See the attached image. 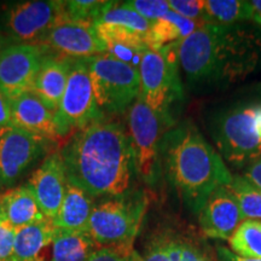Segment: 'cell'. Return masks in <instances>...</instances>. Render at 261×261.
Returning <instances> with one entry per match:
<instances>
[{
	"instance_id": "9c48e42d",
	"label": "cell",
	"mask_w": 261,
	"mask_h": 261,
	"mask_svg": "<svg viewBox=\"0 0 261 261\" xmlns=\"http://www.w3.org/2000/svg\"><path fill=\"white\" fill-rule=\"evenodd\" d=\"M102 119L103 114L97 106L91 83L89 61L71 62L67 86L55 113L58 137L85 128Z\"/></svg>"
},
{
	"instance_id": "d590c367",
	"label": "cell",
	"mask_w": 261,
	"mask_h": 261,
	"mask_svg": "<svg viewBox=\"0 0 261 261\" xmlns=\"http://www.w3.org/2000/svg\"><path fill=\"white\" fill-rule=\"evenodd\" d=\"M12 123L11 104L4 94L0 92V128Z\"/></svg>"
},
{
	"instance_id": "cb8c5ba5",
	"label": "cell",
	"mask_w": 261,
	"mask_h": 261,
	"mask_svg": "<svg viewBox=\"0 0 261 261\" xmlns=\"http://www.w3.org/2000/svg\"><path fill=\"white\" fill-rule=\"evenodd\" d=\"M254 11L250 2L241 0H204L203 18L205 24L234 25L253 19Z\"/></svg>"
},
{
	"instance_id": "3957f363",
	"label": "cell",
	"mask_w": 261,
	"mask_h": 261,
	"mask_svg": "<svg viewBox=\"0 0 261 261\" xmlns=\"http://www.w3.org/2000/svg\"><path fill=\"white\" fill-rule=\"evenodd\" d=\"M161 162L169 184L196 214L215 189L226 187L232 178L218 150L191 121H182L165 132Z\"/></svg>"
},
{
	"instance_id": "74e56055",
	"label": "cell",
	"mask_w": 261,
	"mask_h": 261,
	"mask_svg": "<svg viewBox=\"0 0 261 261\" xmlns=\"http://www.w3.org/2000/svg\"><path fill=\"white\" fill-rule=\"evenodd\" d=\"M250 5L253 8L254 17H261V0H253L250 2Z\"/></svg>"
},
{
	"instance_id": "f35d334b",
	"label": "cell",
	"mask_w": 261,
	"mask_h": 261,
	"mask_svg": "<svg viewBox=\"0 0 261 261\" xmlns=\"http://www.w3.org/2000/svg\"><path fill=\"white\" fill-rule=\"evenodd\" d=\"M8 261H46L44 259H35V260H19V259H15V257H12V259H10Z\"/></svg>"
},
{
	"instance_id": "9a60e30c",
	"label": "cell",
	"mask_w": 261,
	"mask_h": 261,
	"mask_svg": "<svg viewBox=\"0 0 261 261\" xmlns=\"http://www.w3.org/2000/svg\"><path fill=\"white\" fill-rule=\"evenodd\" d=\"M67 175L60 152L48 155L29 180L42 214L52 220L60 211L67 188Z\"/></svg>"
},
{
	"instance_id": "277c9868",
	"label": "cell",
	"mask_w": 261,
	"mask_h": 261,
	"mask_svg": "<svg viewBox=\"0 0 261 261\" xmlns=\"http://www.w3.org/2000/svg\"><path fill=\"white\" fill-rule=\"evenodd\" d=\"M179 41L158 51L148 50L139 64V98L169 129L174 126L173 109L184 100V87L179 75Z\"/></svg>"
},
{
	"instance_id": "44dd1931",
	"label": "cell",
	"mask_w": 261,
	"mask_h": 261,
	"mask_svg": "<svg viewBox=\"0 0 261 261\" xmlns=\"http://www.w3.org/2000/svg\"><path fill=\"white\" fill-rule=\"evenodd\" d=\"M204 24L182 17L171 10L161 18L151 22L149 32L145 35V42L149 50L158 51L166 45L182 40Z\"/></svg>"
},
{
	"instance_id": "7c38bea8",
	"label": "cell",
	"mask_w": 261,
	"mask_h": 261,
	"mask_svg": "<svg viewBox=\"0 0 261 261\" xmlns=\"http://www.w3.org/2000/svg\"><path fill=\"white\" fill-rule=\"evenodd\" d=\"M42 138L9 125L0 128V184H12L41 151Z\"/></svg>"
},
{
	"instance_id": "8fae6325",
	"label": "cell",
	"mask_w": 261,
	"mask_h": 261,
	"mask_svg": "<svg viewBox=\"0 0 261 261\" xmlns=\"http://www.w3.org/2000/svg\"><path fill=\"white\" fill-rule=\"evenodd\" d=\"M44 50L38 45L18 44L0 51V92L11 102L32 91Z\"/></svg>"
},
{
	"instance_id": "1f68e13d",
	"label": "cell",
	"mask_w": 261,
	"mask_h": 261,
	"mask_svg": "<svg viewBox=\"0 0 261 261\" xmlns=\"http://www.w3.org/2000/svg\"><path fill=\"white\" fill-rule=\"evenodd\" d=\"M169 9L182 17L204 23L203 15L204 0H168Z\"/></svg>"
},
{
	"instance_id": "836d02e7",
	"label": "cell",
	"mask_w": 261,
	"mask_h": 261,
	"mask_svg": "<svg viewBox=\"0 0 261 261\" xmlns=\"http://www.w3.org/2000/svg\"><path fill=\"white\" fill-rule=\"evenodd\" d=\"M172 238L169 236H161L156 238L149 247L143 261H169Z\"/></svg>"
},
{
	"instance_id": "484cf974",
	"label": "cell",
	"mask_w": 261,
	"mask_h": 261,
	"mask_svg": "<svg viewBox=\"0 0 261 261\" xmlns=\"http://www.w3.org/2000/svg\"><path fill=\"white\" fill-rule=\"evenodd\" d=\"M228 246L237 255L261 259V220H243L228 238Z\"/></svg>"
},
{
	"instance_id": "e575fe53",
	"label": "cell",
	"mask_w": 261,
	"mask_h": 261,
	"mask_svg": "<svg viewBox=\"0 0 261 261\" xmlns=\"http://www.w3.org/2000/svg\"><path fill=\"white\" fill-rule=\"evenodd\" d=\"M243 175L254 185L261 189V156L247 166Z\"/></svg>"
},
{
	"instance_id": "d4e9b609",
	"label": "cell",
	"mask_w": 261,
	"mask_h": 261,
	"mask_svg": "<svg viewBox=\"0 0 261 261\" xmlns=\"http://www.w3.org/2000/svg\"><path fill=\"white\" fill-rule=\"evenodd\" d=\"M226 189L236 200L244 219L261 220V189L244 175L233 174Z\"/></svg>"
},
{
	"instance_id": "ffe728a7",
	"label": "cell",
	"mask_w": 261,
	"mask_h": 261,
	"mask_svg": "<svg viewBox=\"0 0 261 261\" xmlns=\"http://www.w3.org/2000/svg\"><path fill=\"white\" fill-rule=\"evenodd\" d=\"M0 213L16 228L47 219L28 185L5 192L0 197Z\"/></svg>"
},
{
	"instance_id": "8d00e7d4",
	"label": "cell",
	"mask_w": 261,
	"mask_h": 261,
	"mask_svg": "<svg viewBox=\"0 0 261 261\" xmlns=\"http://www.w3.org/2000/svg\"><path fill=\"white\" fill-rule=\"evenodd\" d=\"M215 253H217L219 261H261V259H249V257L237 255L232 250L220 246V244H218L217 248H215Z\"/></svg>"
},
{
	"instance_id": "83f0119b",
	"label": "cell",
	"mask_w": 261,
	"mask_h": 261,
	"mask_svg": "<svg viewBox=\"0 0 261 261\" xmlns=\"http://www.w3.org/2000/svg\"><path fill=\"white\" fill-rule=\"evenodd\" d=\"M115 2H97V0H68L63 2L64 16L67 21L96 22L102 17Z\"/></svg>"
},
{
	"instance_id": "f1b7e54d",
	"label": "cell",
	"mask_w": 261,
	"mask_h": 261,
	"mask_svg": "<svg viewBox=\"0 0 261 261\" xmlns=\"http://www.w3.org/2000/svg\"><path fill=\"white\" fill-rule=\"evenodd\" d=\"M89 261H143L133 244L99 247L91 254Z\"/></svg>"
},
{
	"instance_id": "60d3db41",
	"label": "cell",
	"mask_w": 261,
	"mask_h": 261,
	"mask_svg": "<svg viewBox=\"0 0 261 261\" xmlns=\"http://www.w3.org/2000/svg\"><path fill=\"white\" fill-rule=\"evenodd\" d=\"M0 47H2V42H0Z\"/></svg>"
},
{
	"instance_id": "30bf717a",
	"label": "cell",
	"mask_w": 261,
	"mask_h": 261,
	"mask_svg": "<svg viewBox=\"0 0 261 261\" xmlns=\"http://www.w3.org/2000/svg\"><path fill=\"white\" fill-rule=\"evenodd\" d=\"M67 21L63 2L35 0L16 5L6 15V27L15 39L23 42L45 40L52 29Z\"/></svg>"
},
{
	"instance_id": "f546056e",
	"label": "cell",
	"mask_w": 261,
	"mask_h": 261,
	"mask_svg": "<svg viewBox=\"0 0 261 261\" xmlns=\"http://www.w3.org/2000/svg\"><path fill=\"white\" fill-rule=\"evenodd\" d=\"M178 261H219L207 243L180 237V256Z\"/></svg>"
},
{
	"instance_id": "603a6c76",
	"label": "cell",
	"mask_w": 261,
	"mask_h": 261,
	"mask_svg": "<svg viewBox=\"0 0 261 261\" xmlns=\"http://www.w3.org/2000/svg\"><path fill=\"white\" fill-rule=\"evenodd\" d=\"M50 248L48 261H89L98 247L87 232L57 231Z\"/></svg>"
},
{
	"instance_id": "d6a6232c",
	"label": "cell",
	"mask_w": 261,
	"mask_h": 261,
	"mask_svg": "<svg viewBox=\"0 0 261 261\" xmlns=\"http://www.w3.org/2000/svg\"><path fill=\"white\" fill-rule=\"evenodd\" d=\"M16 230L17 228L0 213V261H8L14 257Z\"/></svg>"
},
{
	"instance_id": "4fadbf2b",
	"label": "cell",
	"mask_w": 261,
	"mask_h": 261,
	"mask_svg": "<svg viewBox=\"0 0 261 261\" xmlns=\"http://www.w3.org/2000/svg\"><path fill=\"white\" fill-rule=\"evenodd\" d=\"M48 46L65 56L87 60L106 55V45L91 22L63 21L45 38Z\"/></svg>"
},
{
	"instance_id": "ba28073f",
	"label": "cell",
	"mask_w": 261,
	"mask_h": 261,
	"mask_svg": "<svg viewBox=\"0 0 261 261\" xmlns=\"http://www.w3.org/2000/svg\"><path fill=\"white\" fill-rule=\"evenodd\" d=\"M127 123L137 174L146 184L154 185L162 173L161 144L168 128L142 98L127 110Z\"/></svg>"
},
{
	"instance_id": "7a4b0ae2",
	"label": "cell",
	"mask_w": 261,
	"mask_h": 261,
	"mask_svg": "<svg viewBox=\"0 0 261 261\" xmlns=\"http://www.w3.org/2000/svg\"><path fill=\"white\" fill-rule=\"evenodd\" d=\"M178 58L192 89L225 87L257 67L261 37L240 24H204L179 41Z\"/></svg>"
},
{
	"instance_id": "5b68a950",
	"label": "cell",
	"mask_w": 261,
	"mask_h": 261,
	"mask_svg": "<svg viewBox=\"0 0 261 261\" xmlns=\"http://www.w3.org/2000/svg\"><path fill=\"white\" fill-rule=\"evenodd\" d=\"M211 133L225 161L247 167L261 156V100L236 104L218 114Z\"/></svg>"
},
{
	"instance_id": "7402d4cb",
	"label": "cell",
	"mask_w": 261,
	"mask_h": 261,
	"mask_svg": "<svg viewBox=\"0 0 261 261\" xmlns=\"http://www.w3.org/2000/svg\"><path fill=\"white\" fill-rule=\"evenodd\" d=\"M57 230L50 219H45L16 230L14 257L19 260L42 259L41 253L51 247Z\"/></svg>"
},
{
	"instance_id": "ab89813d",
	"label": "cell",
	"mask_w": 261,
	"mask_h": 261,
	"mask_svg": "<svg viewBox=\"0 0 261 261\" xmlns=\"http://www.w3.org/2000/svg\"><path fill=\"white\" fill-rule=\"evenodd\" d=\"M253 21L255 22V23H257V24H260V25H261V17H254V18H253Z\"/></svg>"
},
{
	"instance_id": "52a82bcc",
	"label": "cell",
	"mask_w": 261,
	"mask_h": 261,
	"mask_svg": "<svg viewBox=\"0 0 261 261\" xmlns=\"http://www.w3.org/2000/svg\"><path fill=\"white\" fill-rule=\"evenodd\" d=\"M94 98L102 114H122L139 98L140 75L138 68L100 55L87 58Z\"/></svg>"
},
{
	"instance_id": "ac0fdd59",
	"label": "cell",
	"mask_w": 261,
	"mask_h": 261,
	"mask_svg": "<svg viewBox=\"0 0 261 261\" xmlns=\"http://www.w3.org/2000/svg\"><path fill=\"white\" fill-rule=\"evenodd\" d=\"M71 62L58 60L56 57L42 58L32 92L40 98L52 113H56L63 96L68 77H69Z\"/></svg>"
},
{
	"instance_id": "e0dca14e",
	"label": "cell",
	"mask_w": 261,
	"mask_h": 261,
	"mask_svg": "<svg viewBox=\"0 0 261 261\" xmlns=\"http://www.w3.org/2000/svg\"><path fill=\"white\" fill-rule=\"evenodd\" d=\"M94 27L106 45V55L139 69L140 61L149 50L145 35L119 25L96 23Z\"/></svg>"
},
{
	"instance_id": "6da1fadb",
	"label": "cell",
	"mask_w": 261,
	"mask_h": 261,
	"mask_svg": "<svg viewBox=\"0 0 261 261\" xmlns=\"http://www.w3.org/2000/svg\"><path fill=\"white\" fill-rule=\"evenodd\" d=\"M60 154L67 181L92 198L127 194L137 174L129 135L117 122L100 120L76 130Z\"/></svg>"
},
{
	"instance_id": "4316f807",
	"label": "cell",
	"mask_w": 261,
	"mask_h": 261,
	"mask_svg": "<svg viewBox=\"0 0 261 261\" xmlns=\"http://www.w3.org/2000/svg\"><path fill=\"white\" fill-rule=\"evenodd\" d=\"M96 23L119 25V27L130 29V31L143 35H146V33L150 29V25H151V22L142 17L138 12L129 9L123 3L121 5H117V3H115L112 8H109L104 12L102 17L98 19Z\"/></svg>"
},
{
	"instance_id": "4dcf8cb0",
	"label": "cell",
	"mask_w": 261,
	"mask_h": 261,
	"mask_svg": "<svg viewBox=\"0 0 261 261\" xmlns=\"http://www.w3.org/2000/svg\"><path fill=\"white\" fill-rule=\"evenodd\" d=\"M123 4L135 10L149 22H154L171 11L168 0H130Z\"/></svg>"
},
{
	"instance_id": "5bb4252c",
	"label": "cell",
	"mask_w": 261,
	"mask_h": 261,
	"mask_svg": "<svg viewBox=\"0 0 261 261\" xmlns=\"http://www.w3.org/2000/svg\"><path fill=\"white\" fill-rule=\"evenodd\" d=\"M243 220L242 212L226 187L215 189L198 213L202 232L214 240L228 241Z\"/></svg>"
},
{
	"instance_id": "8992f818",
	"label": "cell",
	"mask_w": 261,
	"mask_h": 261,
	"mask_svg": "<svg viewBox=\"0 0 261 261\" xmlns=\"http://www.w3.org/2000/svg\"><path fill=\"white\" fill-rule=\"evenodd\" d=\"M146 208L148 197L143 191L108 198L93 207L87 233L98 248L133 244Z\"/></svg>"
},
{
	"instance_id": "2e32d148",
	"label": "cell",
	"mask_w": 261,
	"mask_h": 261,
	"mask_svg": "<svg viewBox=\"0 0 261 261\" xmlns=\"http://www.w3.org/2000/svg\"><path fill=\"white\" fill-rule=\"evenodd\" d=\"M10 104L12 125L42 139L60 138L55 122V113L32 91L16 97Z\"/></svg>"
},
{
	"instance_id": "d6986e66",
	"label": "cell",
	"mask_w": 261,
	"mask_h": 261,
	"mask_svg": "<svg viewBox=\"0 0 261 261\" xmlns=\"http://www.w3.org/2000/svg\"><path fill=\"white\" fill-rule=\"evenodd\" d=\"M93 207L91 196L68 182L60 211L51 220L52 225L63 232H87Z\"/></svg>"
}]
</instances>
